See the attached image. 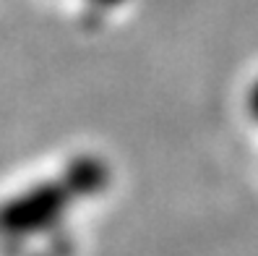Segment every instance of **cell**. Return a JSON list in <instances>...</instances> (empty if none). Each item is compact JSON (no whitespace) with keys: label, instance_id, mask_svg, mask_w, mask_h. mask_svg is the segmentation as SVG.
Returning <instances> with one entry per match:
<instances>
[{"label":"cell","instance_id":"6da1fadb","mask_svg":"<svg viewBox=\"0 0 258 256\" xmlns=\"http://www.w3.org/2000/svg\"><path fill=\"white\" fill-rule=\"evenodd\" d=\"M245 108L250 110V120H253V126L258 128V79L250 84V92H248V99H245Z\"/></svg>","mask_w":258,"mask_h":256}]
</instances>
